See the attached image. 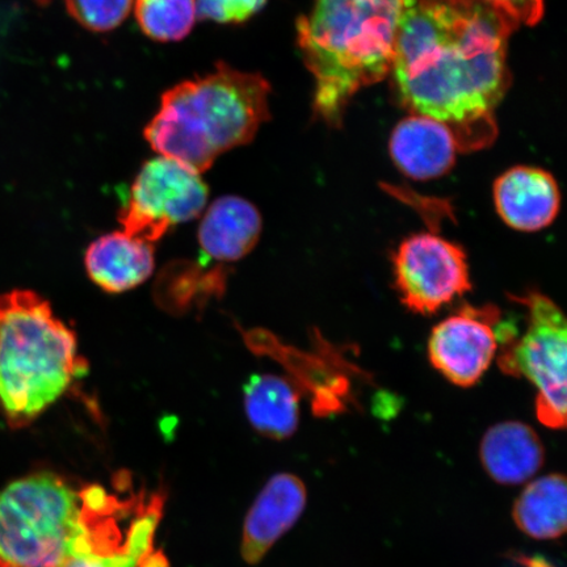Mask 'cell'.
I'll use <instances>...</instances> for the list:
<instances>
[{"mask_svg":"<svg viewBox=\"0 0 567 567\" xmlns=\"http://www.w3.org/2000/svg\"><path fill=\"white\" fill-rule=\"evenodd\" d=\"M516 25L487 0H408L392 68L402 102L449 125L491 116L507 87Z\"/></svg>","mask_w":567,"mask_h":567,"instance_id":"obj_1","label":"cell"},{"mask_svg":"<svg viewBox=\"0 0 567 567\" xmlns=\"http://www.w3.org/2000/svg\"><path fill=\"white\" fill-rule=\"evenodd\" d=\"M390 155L411 179H436L455 165L458 144L451 125L421 115L395 126L390 137Z\"/></svg>","mask_w":567,"mask_h":567,"instance_id":"obj_13","label":"cell"},{"mask_svg":"<svg viewBox=\"0 0 567 567\" xmlns=\"http://www.w3.org/2000/svg\"><path fill=\"white\" fill-rule=\"evenodd\" d=\"M87 527L76 547L60 567H168L154 550L165 495L162 493H109L102 485H87Z\"/></svg>","mask_w":567,"mask_h":567,"instance_id":"obj_7","label":"cell"},{"mask_svg":"<svg viewBox=\"0 0 567 567\" xmlns=\"http://www.w3.org/2000/svg\"><path fill=\"white\" fill-rule=\"evenodd\" d=\"M408 0H317L297 21L305 65L316 80L315 110L338 125L354 94L392 73Z\"/></svg>","mask_w":567,"mask_h":567,"instance_id":"obj_2","label":"cell"},{"mask_svg":"<svg viewBox=\"0 0 567 567\" xmlns=\"http://www.w3.org/2000/svg\"><path fill=\"white\" fill-rule=\"evenodd\" d=\"M566 480L553 473L524 488L513 515L523 534L536 540H556L566 530Z\"/></svg>","mask_w":567,"mask_h":567,"instance_id":"obj_18","label":"cell"},{"mask_svg":"<svg viewBox=\"0 0 567 567\" xmlns=\"http://www.w3.org/2000/svg\"><path fill=\"white\" fill-rule=\"evenodd\" d=\"M267 0H196L197 19L243 24L265 9Z\"/></svg>","mask_w":567,"mask_h":567,"instance_id":"obj_21","label":"cell"},{"mask_svg":"<svg viewBox=\"0 0 567 567\" xmlns=\"http://www.w3.org/2000/svg\"><path fill=\"white\" fill-rule=\"evenodd\" d=\"M494 204L509 228L535 233L548 228L561 208V194L551 174L536 167H514L494 184Z\"/></svg>","mask_w":567,"mask_h":567,"instance_id":"obj_12","label":"cell"},{"mask_svg":"<svg viewBox=\"0 0 567 567\" xmlns=\"http://www.w3.org/2000/svg\"><path fill=\"white\" fill-rule=\"evenodd\" d=\"M271 86L265 76L218 62L213 73L182 82L161 99L145 138L161 157L197 174L219 155L245 146L268 122Z\"/></svg>","mask_w":567,"mask_h":567,"instance_id":"obj_3","label":"cell"},{"mask_svg":"<svg viewBox=\"0 0 567 567\" xmlns=\"http://www.w3.org/2000/svg\"><path fill=\"white\" fill-rule=\"evenodd\" d=\"M486 473L496 484L515 486L542 470L545 450L540 436L519 421L501 422L486 431L480 445Z\"/></svg>","mask_w":567,"mask_h":567,"instance_id":"obj_15","label":"cell"},{"mask_svg":"<svg viewBox=\"0 0 567 567\" xmlns=\"http://www.w3.org/2000/svg\"><path fill=\"white\" fill-rule=\"evenodd\" d=\"M392 261L396 292L415 315H436L472 290L464 247L436 234L417 233L403 239Z\"/></svg>","mask_w":567,"mask_h":567,"instance_id":"obj_9","label":"cell"},{"mask_svg":"<svg viewBox=\"0 0 567 567\" xmlns=\"http://www.w3.org/2000/svg\"><path fill=\"white\" fill-rule=\"evenodd\" d=\"M509 297L527 309L528 326L517 337L514 328L501 321L496 353L501 371L527 379L537 390L538 422L550 430H565L567 332L563 310L538 290Z\"/></svg>","mask_w":567,"mask_h":567,"instance_id":"obj_6","label":"cell"},{"mask_svg":"<svg viewBox=\"0 0 567 567\" xmlns=\"http://www.w3.org/2000/svg\"><path fill=\"white\" fill-rule=\"evenodd\" d=\"M244 399L248 421L259 434L286 441L299 429L301 393L295 380L255 374L245 386Z\"/></svg>","mask_w":567,"mask_h":567,"instance_id":"obj_17","label":"cell"},{"mask_svg":"<svg viewBox=\"0 0 567 567\" xmlns=\"http://www.w3.org/2000/svg\"><path fill=\"white\" fill-rule=\"evenodd\" d=\"M141 31L158 42H176L193 32L197 20L196 0H134Z\"/></svg>","mask_w":567,"mask_h":567,"instance_id":"obj_19","label":"cell"},{"mask_svg":"<svg viewBox=\"0 0 567 567\" xmlns=\"http://www.w3.org/2000/svg\"><path fill=\"white\" fill-rule=\"evenodd\" d=\"M87 371L51 303L32 290L0 295V411L12 430L32 424Z\"/></svg>","mask_w":567,"mask_h":567,"instance_id":"obj_4","label":"cell"},{"mask_svg":"<svg viewBox=\"0 0 567 567\" xmlns=\"http://www.w3.org/2000/svg\"><path fill=\"white\" fill-rule=\"evenodd\" d=\"M84 265L97 287L109 293H123L153 275L154 246L124 231H113L89 246Z\"/></svg>","mask_w":567,"mask_h":567,"instance_id":"obj_16","label":"cell"},{"mask_svg":"<svg viewBox=\"0 0 567 567\" xmlns=\"http://www.w3.org/2000/svg\"><path fill=\"white\" fill-rule=\"evenodd\" d=\"M86 486L42 472L0 493V567H60L87 527Z\"/></svg>","mask_w":567,"mask_h":567,"instance_id":"obj_5","label":"cell"},{"mask_svg":"<svg viewBox=\"0 0 567 567\" xmlns=\"http://www.w3.org/2000/svg\"><path fill=\"white\" fill-rule=\"evenodd\" d=\"M502 313L495 305H464L431 331L429 359L444 379L472 388L484 378L498 353Z\"/></svg>","mask_w":567,"mask_h":567,"instance_id":"obj_10","label":"cell"},{"mask_svg":"<svg viewBox=\"0 0 567 567\" xmlns=\"http://www.w3.org/2000/svg\"><path fill=\"white\" fill-rule=\"evenodd\" d=\"M208 197L200 174L159 155L140 169L118 221L127 236L154 244L175 226L200 216Z\"/></svg>","mask_w":567,"mask_h":567,"instance_id":"obj_8","label":"cell"},{"mask_svg":"<svg viewBox=\"0 0 567 567\" xmlns=\"http://www.w3.org/2000/svg\"><path fill=\"white\" fill-rule=\"evenodd\" d=\"M307 499V487L293 474L279 473L267 482L245 520L240 553L247 564L257 565L266 557L300 519Z\"/></svg>","mask_w":567,"mask_h":567,"instance_id":"obj_11","label":"cell"},{"mask_svg":"<svg viewBox=\"0 0 567 567\" xmlns=\"http://www.w3.org/2000/svg\"><path fill=\"white\" fill-rule=\"evenodd\" d=\"M260 213L246 198L224 196L210 204L198 226L202 251L218 264H236L258 245Z\"/></svg>","mask_w":567,"mask_h":567,"instance_id":"obj_14","label":"cell"},{"mask_svg":"<svg viewBox=\"0 0 567 567\" xmlns=\"http://www.w3.org/2000/svg\"><path fill=\"white\" fill-rule=\"evenodd\" d=\"M69 16L87 31L104 33L122 25L134 0H65Z\"/></svg>","mask_w":567,"mask_h":567,"instance_id":"obj_20","label":"cell"}]
</instances>
